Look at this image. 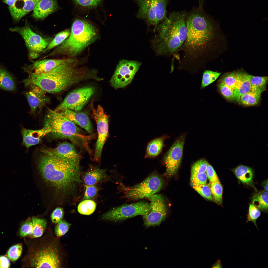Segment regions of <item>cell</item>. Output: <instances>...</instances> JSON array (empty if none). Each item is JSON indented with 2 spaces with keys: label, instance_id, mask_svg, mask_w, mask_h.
Wrapping results in <instances>:
<instances>
[{
  "label": "cell",
  "instance_id": "cell-1",
  "mask_svg": "<svg viewBox=\"0 0 268 268\" xmlns=\"http://www.w3.org/2000/svg\"><path fill=\"white\" fill-rule=\"evenodd\" d=\"M201 10H195L186 16L187 37L177 52L179 55H175L178 69L192 74L204 68L210 62L216 38L213 22Z\"/></svg>",
  "mask_w": 268,
  "mask_h": 268
},
{
  "label": "cell",
  "instance_id": "cell-2",
  "mask_svg": "<svg viewBox=\"0 0 268 268\" xmlns=\"http://www.w3.org/2000/svg\"><path fill=\"white\" fill-rule=\"evenodd\" d=\"M37 160L39 173L57 195L73 191L81 182L80 162L60 159L41 152Z\"/></svg>",
  "mask_w": 268,
  "mask_h": 268
},
{
  "label": "cell",
  "instance_id": "cell-3",
  "mask_svg": "<svg viewBox=\"0 0 268 268\" xmlns=\"http://www.w3.org/2000/svg\"><path fill=\"white\" fill-rule=\"evenodd\" d=\"M76 62L73 59H67L63 63L47 72L37 74L28 72V77L22 82L25 87L37 86L46 92L56 93L65 90L72 85L90 79L95 80L97 76L77 67Z\"/></svg>",
  "mask_w": 268,
  "mask_h": 268
},
{
  "label": "cell",
  "instance_id": "cell-4",
  "mask_svg": "<svg viewBox=\"0 0 268 268\" xmlns=\"http://www.w3.org/2000/svg\"><path fill=\"white\" fill-rule=\"evenodd\" d=\"M23 260V266L30 268L65 267L66 255L59 237L47 232L40 237L31 238Z\"/></svg>",
  "mask_w": 268,
  "mask_h": 268
},
{
  "label": "cell",
  "instance_id": "cell-5",
  "mask_svg": "<svg viewBox=\"0 0 268 268\" xmlns=\"http://www.w3.org/2000/svg\"><path fill=\"white\" fill-rule=\"evenodd\" d=\"M186 17L184 12H172L157 26L151 41L157 55H175L180 49L187 37Z\"/></svg>",
  "mask_w": 268,
  "mask_h": 268
},
{
  "label": "cell",
  "instance_id": "cell-6",
  "mask_svg": "<svg viewBox=\"0 0 268 268\" xmlns=\"http://www.w3.org/2000/svg\"><path fill=\"white\" fill-rule=\"evenodd\" d=\"M44 126L51 130L50 134L54 138L67 139L74 145L83 147L91 154L89 142L92 135H87L73 122L59 112L48 109L45 117Z\"/></svg>",
  "mask_w": 268,
  "mask_h": 268
},
{
  "label": "cell",
  "instance_id": "cell-7",
  "mask_svg": "<svg viewBox=\"0 0 268 268\" xmlns=\"http://www.w3.org/2000/svg\"><path fill=\"white\" fill-rule=\"evenodd\" d=\"M97 34L95 28L92 24L77 19L72 24L69 36L52 54L74 56L93 42Z\"/></svg>",
  "mask_w": 268,
  "mask_h": 268
},
{
  "label": "cell",
  "instance_id": "cell-8",
  "mask_svg": "<svg viewBox=\"0 0 268 268\" xmlns=\"http://www.w3.org/2000/svg\"><path fill=\"white\" fill-rule=\"evenodd\" d=\"M168 0H136L139 9L137 18L142 19L148 26H157L167 17Z\"/></svg>",
  "mask_w": 268,
  "mask_h": 268
},
{
  "label": "cell",
  "instance_id": "cell-9",
  "mask_svg": "<svg viewBox=\"0 0 268 268\" xmlns=\"http://www.w3.org/2000/svg\"><path fill=\"white\" fill-rule=\"evenodd\" d=\"M163 184V180L158 174L153 173L141 183L132 186L122 185V189L125 198L137 200L148 198L159 191Z\"/></svg>",
  "mask_w": 268,
  "mask_h": 268
},
{
  "label": "cell",
  "instance_id": "cell-10",
  "mask_svg": "<svg viewBox=\"0 0 268 268\" xmlns=\"http://www.w3.org/2000/svg\"><path fill=\"white\" fill-rule=\"evenodd\" d=\"M150 209V203L139 201L114 208L103 214L101 218L106 220L120 221L138 215L143 216L147 214Z\"/></svg>",
  "mask_w": 268,
  "mask_h": 268
},
{
  "label": "cell",
  "instance_id": "cell-11",
  "mask_svg": "<svg viewBox=\"0 0 268 268\" xmlns=\"http://www.w3.org/2000/svg\"><path fill=\"white\" fill-rule=\"evenodd\" d=\"M141 64L134 60L123 59L119 61L110 82L115 89L124 88L129 85Z\"/></svg>",
  "mask_w": 268,
  "mask_h": 268
},
{
  "label": "cell",
  "instance_id": "cell-12",
  "mask_svg": "<svg viewBox=\"0 0 268 268\" xmlns=\"http://www.w3.org/2000/svg\"><path fill=\"white\" fill-rule=\"evenodd\" d=\"M94 100L90 104L91 116L97 125L98 136L95 148L94 159L99 161L101 159L102 149L107 137L108 132V119L102 107L100 105L95 109L94 105Z\"/></svg>",
  "mask_w": 268,
  "mask_h": 268
},
{
  "label": "cell",
  "instance_id": "cell-13",
  "mask_svg": "<svg viewBox=\"0 0 268 268\" xmlns=\"http://www.w3.org/2000/svg\"><path fill=\"white\" fill-rule=\"evenodd\" d=\"M94 87L88 86L77 88L69 93L55 109L56 112L68 109L76 112L81 111L94 94Z\"/></svg>",
  "mask_w": 268,
  "mask_h": 268
},
{
  "label": "cell",
  "instance_id": "cell-14",
  "mask_svg": "<svg viewBox=\"0 0 268 268\" xmlns=\"http://www.w3.org/2000/svg\"><path fill=\"white\" fill-rule=\"evenodd\" d=\"M9 30L19 34L24 39L29 51L30 57L34 59L43 51L49 44L48 41L35 33L28 25L10 28Z\"/></svg>",
  "mask_w": 268,
  "mask_h": 268
},
{
  "label": "cell",
  "instance_id": "cell-15",
  "mask_svg": "<svg viewBox=\"0 0 268 268\" xmlns=\"http://www.w3.org/2000/svg\"><path fill=\"white\" fill-rule=\"evenodd\" d=\"M148 198L150 201V209L147 214L143 216L144 224L147 227L159 225L167 215L165 199L159 194H153Z\"/></svg>",
  "mask_w": 268,
  "mask_h": 268
},
{
  "label": "cell",
  "instance_id": "cell-16",
  "mask_svg": "<svg viewBox=\"0 0 268 268\" xmlns=\"http://www.w3.org/2000/svg\"><path fill=\"white\" fill-rule=\"evenodd\" d=\"M184 141V136H180L164 156L163 160L166 167L167 175L171 176L177 172L182 159Z\"/></svg>",
  "mask_w": 268,
  "mask_h": 268
},
{
  "label": "cell",
  "instance_id": "cell-17",
  "mask_svg": "<svg viewBox=\"0 0 268 268\" xmlns=\"http://www.w3.org/2000/svg\"><path fill=\"white\" fill-rule=\"evenodd\" d=\"M40 151L63 160L80 162L81 157L74 145L67 142L61 143L54 148H42Z\"/></svg>",
  "mask_w": 268,
  "mask_h": 268
},
{
  "label": "cell",
  "instance_id": "cell-18",
  "mask_svg": "<svg viewBox=\"0 0 268 268\" xmlns=\"http://www.w3.org/2000/svg\"><path fill=\"white\" fill-rule=\"evenodd\" d=\"M27 87H29V90L23 93L30 106V113L34 114L48 103L50 100L46 95L45 92L39 87L31 85Z\"/></svg>",
  "mask_w": 268,
  "mask_h": 268
},
{
  "label": "cell",
  "instance_id": "cell-19",
  "mask_svg": "<svg viewBox=\"0 0 268 268\" xmlns=\"http://www.w3.org/2000/svg\"><path fill=\"white\" fill-rule=\"evenodd\" d=\"M20 131L22 137V144L27 150L31 146L40 143L43 137L51 132L50 129L45 126L37 130L27 129L22 127Z\"/></svg>",
  "mask_w": 268,
  "mask_h": 268
},
{
  "label": "cell",
  "instance_id": "cell-20",
  "mask_svg": "<svg viewBox=\"0 0 268 268\" xmlns=\"http://www.w3.org/2000/svg\"><path fill=\"white\" fill-rule=\"evenodd\" d=\"M57 112L85 129L89 134H91L93 132V129L91 122L86 113L83 112H76L68 109Z\"/></svg>",
  "mask_w": 268,
  "mask_h": 268
},
{
  "label": "cell",
  "instance_id": "cell-21",
  "mask_svg": "<svg viewBox=\"0 0 268 268\" xmlns=\"http://www.w3.org/2000/svg\"><path fill=\"white\" fill-rule=\"evenodd\" d=\"M39 0H16L14 4L9 7L10 14L15 21H19L22 17L33 10Z\"/></svg>",
  "mask_w": 268,
  "mask_h": 268
},
{
  "label": "cell",
  "instance_id": "cell-22",
  "mask_svg": "<svg viewBox=\"0 0 268 268\" xmlns=\"http://www.w3.org/2000/svg\"><path fill=\"white\" fill-rule=\"evenodd\" d=\"M58 8L57 0H39L33 10L32 16L36 19H43Z\"/></svg>",
  "mask_w": 268,
  "mask_h": 268
},
{
  "label": "cell",
  "instance_id": "cell-23",
  "mask_svg": "<svg viewBox=\"0 0 268 268\" xmlns=\"http://www.w3.org/2000/svg\"><path fill=\"white\" fill-rule=\"evenodd\" d=\"M46 59L34 62L31 67L26 66L23 69L27 72L39 74L49 72L60 65L66 59Z\"/></svg>",
  "mask_w": 268,
  "mask_h": 268
},
{
  "label": "cell",
  "instance_id": "cell-24",
  "mask_svg": "<svg viewBox=\"0 0 268 268\" xmlns=\"http://www.w3.org/2000/svg\"><path fill=\"white\" fill-rule=\"evenodd\" d=\"M0 89L15 93L17 90L16 78L3 66L0 64Z\"/></svg>",
  "mask_w": 268,
  "mask_h": 268
},
{
  "label": "cell",
  "instance_id": "cell-25",
  "mask_svg": "<svg viewBox=\"0 0 268 268\" xmlns=\"http://www.w3.org/2000/svg\"><path fill=\"white\" fill-rule=\"evenodd\" d=\"M252 75L240 71L237 83L234 90L233 100L239 102L240 97L251 91L250 80Z\"/></svg>",
  "mask_w": 268,
  "mask_h": 268
},
{
  "label": "cell",
  "instance_id": "cell-26",
  "mask_svg": "<svg viewBox=\"0 0 268 268\" xmlns=\"http://www.w3.org/2000/svg\"><path fill=\"white\" fill-rule=\"evenodd\" d=\"M236 177L244 184L253 186V169L249 167L240 165L232 169Z\"/></svg>",
  "mask_w": 268,
  "mask_h": 268
},
{
  "label": "cell",
  "instance_id": "cell-27",
  "mask_svg": "<svg viewBox=\"0 0 268 268\" xmlns=\"http://www.w3.org/2000/svg\"><path fill=\"white\" fill-rule=\"evenodd\" d=\"M106 170L96 167H91L85 173L84 180L85 185H94L106 176Z\"/></svg>",
  "mask_w": 268,
  "mask_h": 268
},
{
  "label": "cell",
  "instance_id": "cell-28",
  "mask_svg": "<svg viewBox=\"0 0 268 268\" xmlns=\"http://www.w3.org/2000/svg\"><path fill=\"white\" fill-rule=\"evenodd\" d=\"M165 139L164 137L162 136L149 142L147 146L145 157L153 158L158 156L162 150Z\"/></svg>",
  "mask_w": 268,
  "mask_h": 268
},
{
  "label": "cell",
  "instance_id": "cell-29",
  "mask_svg": "<svg viewBox=\"0 0 268 268\" xmlns=\"http://www.w3.org/2000/svg\"><path fill=\"white\" fill-rule=\"evenodd\" d=\"M268 192L261 191L255 194L252 199V204L262 211H268Z\"/></svg>",
  "mask_w": 268,
  "mask_h": 268
},
{
  "label": "cell",
  "instance_id": "cell-30",
  "mask_svg": "<svg viewBox=\"0 0 268 268\" xmlns=\"http://www.w3.org/2000/svg\"><path fill=\"white\" fill-rule=\"evenodd\" d=\"M268 77L252 75L251 80V91L261 94L266 90Z\"/></svg>",
  "mask_w": 268,
  "mask_h": 268
},
{
  "label": "cell",
  "instance_id": "cell-31",
  "mask_svg": "<svg viewBox=\"0 0 268 268\" xmlns=\"http://www.w3.org/2000/svg\"><path fill=\"white\" fill-rule=\"evenodd\" d=\"M33 226L32 234L28 237L34 238L41 236L47 226L46 220L44 218H37L33 217L32 218Z\"/></svg>",
  "mask_w": 268,
  "mask_h": 268
},
{
  "label": "cell",
  "instance_id": "cell-32",
  "mask_svg": "<svg viewBox=\"0 0 268 268\" xmlns=\"http://www.w3.org/2000/svg\"><path fill=\"white\" fill-rule=\"evenodd\" d=\"M261 94L250 91L241 96L239 102L246 106L257 104L260 100Z\"/></svg>",
  "mask_w": 268,
  "mask_h": 268
},
{
  "label": "cell",
  "instance_id": "cell-33",
  "mask_svg": "<svg viewBox=\"0 0 268 268\" xmlns=\"http://www.w3.org/2000/svg\"><path fill=\"white\" fill-rule=\"evenodd\" d=\"M96 206V203L94 201L89 199H86L79 204L77 207V210L79 213L81 214L89 215L94 212Z\"/></svg>",
  "mask_w": 268,
  "mask_h": 268
},
{
  "label": "cell",
  "instance_id": "cell-34",
  "mask_svg": "<svg viewBox=\"0 0 268 268\" xmlns=\"http://www.w3.org/2000/svg\"><path fill=\"white\" fill-rule=\"evenodd\" d=\"M240 71H233L224 74L218 82L223 83L234 90L236 86Z\"/></svg>",
  "mask_w": 268,
  "mask_h": 268
},
{
  "label": "cell",
  "instance_id": "cell-35",
  "mask_svg": "<svg viewBox=\"0 0 268 268\" xmlns=\"http://www.w3.org/2000/svg\"><path fill=\"white\" fill-rule=\"evenodd\" d=\"M209 185L212 195L215 202L218 204H221L223 188L220 181L210 182Z\"/></svg>",
  "mask_w": 268,
  "mask_h": 268
},
{
  "label": "cell",
  "instance_id": "cell-36",
  "mask_svg": "<svg viewBox=\"0 0 268 268\" xmlns=\"http://www.w3.org/2000/svg\"><path fill=\"white\" fill-rule=\"evenodd\" d=\"M70 32L69 30H67L58 33L43 51V52H45L61 44L68 37Z\"/></svg>",
  "mask_w": 268,
  "mask_h": 268
},
{
  "label": "cell",
  "instance_id": "cell-37",
  "mask_svg": "<svg viewBox=\"0 0 268 268\" xmlns=\"http://www.w3.org/2000/svg\"><path fill=\"white\" fill-rule=\"evenodd\" d=\"M221 74L220 72L206 70L203 72L201 89H203L215 81Z\"/></svg>",
  "mask_w": 268,
  "mask_h": 268
},
{
  "label": "cell",
  "instance_id": "cell-38",
  "mask_svg": "<svg viewBox=\"0 0 268 268\" xmlns=\"http://www.w3.org/2000/svg\"><path fill=\"white\" fill-rule=\"evenodd\" d=\"M23 246L21 243H19L11 247L7 252L8 258L13 262L16 261L21 256Z\"/></svg>",
  "mask_w": 268,
  "mask_h": 268
},
{
  "label": "cell",
  "instance_id": "cell-39",
  "mask_svg": "<svg viewBox=\"0 0 268 268\" xmlns=\"http://www.w3.org/2000/svg\"><path fill=\"white\" fill-rule=\"evenodd\" d=\"M192 187L193 189L202 197L208 200L215 202L212 195L209 186L206 184V183L192 186Z\"/></svg>",
  "mask_w": 268,
  "mask_h": 268
},
{
  "label": "cell",
  "instance_id": "cell-40",
  "mask_svg": "<svg viewBox=\"0 0 268 268\" xmlns=\"http://www.w3.org/2000/svg\"><path fill=\"white\" fill-rule=\"evenodd\" d=\"M218 90L225 98L228 100H233L234 90L231 87L222 83L218 82Z\"/></svg>",
  "mask_w": 268,
  "mask_h": 268
},
{
  "label": "cell",
  "instance_id": "cell-41",
  "mask_svg": "<svg viewBox=\"0 0 268 268\" xmlns=\"http://www.w3.org/2000/svg\"><path fill=\"white\" fill-rule=\"evenodd\" d=\"M71 224L64 220H62L56 225L54 233L57 237H61L65 234L69 230Z\"/></svg>",
  "mask_w": 268,
  "mask_h": 268
},
{
  "label": "cell",
  "instance_id": "cell-42",
  "mask_svg": "<svg viewBox=\"0 0 268 268\" xmlns=\"http://www.w3.org/2000/svg\"><path fill=\"white\" fill-rule=\"evenodd\" d=\"M33 229L32 219L28 218L22 225L19 230V235L22 237H28L32 234Z\"/></svg>",
  "mask_w": 268,
  "mask_h": 268
},
{
  "label": "cell",
  "instance_id": "cell-43",
  "mask_svg": "<svg viewBox=\"0 0 268 268\" xmlns=\"http://www.w3.org/2000/svg\"><path fill=\"white\" fill-rule=\"evenodd\" d=\"M261 213L259 209L252 204H250L246 222L249 221L252 222L258 229L256 221L260 216Z\"/></svg>",
  "mask_w": 268,
  "mask_h": 268
},
{
  "label": "cell",
  "instance_id": "cell-44",
  "mask_svg": "<svg viewBox=\"0 0 268 268\" xmlns=\"http://www.w3.org/2000/svg\"><path fill=\"white\" fill-rule=\"evenodd\" d=\"M208 162L204 159L200 160L195 162L191 169V174L203 173L206 172Z\"/></svg>",
  "mask_w": 268,
  "mask_h": 268
},
{
  "label": "cell",
  "instance_id": "cell-45",
  "mask_svg": "<svg viewBox=\"0 0 268 268\" xmlns=\"http://www.w3.org/2000/svg\"><path fill=\"white\" fill-rule=\"evenodd\" d=\"M207 176L206 172L191 174V182L192 186L206 184Z\"/></svg>",
  "mask_w": 268,
  "mask_h": 268
},
{
  "label": "cell",
  "instance_id": "cell-46",
  "mask_svg": "<svg viewBox=\"0 0 268 268\" xmlns=\"http://www.w3.org/2000/svg\"><path fill=\"white\" fill-rule=\"evenodd\" d=\"M64 214L62 208L59 207L56 208L53 211L51 216L52 222L56 224L58 223L63 219Z\"/></svg>",
  "mask_w": 268,
  "mask_h": 268
},
{
  "label": "cell",
  "instance_id": "cell-47",
  "mask_svg": "<svg viewBox=\"0 0 268 268\" xmlns=\"http://www.w3.org/2000/svg\"><path fill=\"white\" fill-rule=\"evenodd\" d=\"M85 189L84 194V198L89 199L94 197L97 194L98 189L94 185H85Z\"/></svg>",
  "mask_w": 268,
  "mask_h": 268
},
{
  "label": "cell",
  "instance_id": "cell-48",
  "mask_svg": "<svg viewBox=\"0 0 268 268\" xmlns=\"http://www.w3.org/2000/svg\"><path fill=\"white\" fill-rule=\"evenodd\" d=\"M102 0H74L77 4L88 7H94L98 5Z\"/></svg>",
  "mask_w": 268,
  "mask_h": 268
},
{
  "label": "cell",
  "instance_id": "cell-49",
  "mask_svg": "<svg viewBox=\"0 0 268 268\" xmlns=\"http://www.w3.org/2000/svg\"><path fill=\"white\" fill-rule=\"evenodd\" d=\"M207 178L210 182L219 181L218 176L213 167L208 164L206 171Z\"/></svg>",
  "mask_w": 268,
  "mask_h": 268
},
{
  "label": "cell",
  "instance_id": "cell-50",
  "mask_svg": "<svg viewBox=\"0 0 268 268\" xmlns=\"http://www.w3.org/2000/svg\"><path fill=\"white\" fill-rule=\"evenodd\" d=\"M10 265V261L8 257L5 256H0V268H8Z\"/></svg>",
  "mask_w": 268,
  "mask_h": 268
},
{
  "label": "cell",
  "instance_id": "cell-51",
  "mask_svg": "<svg viewBox=\"0 0 268 268\" xmlns=\"http://www.w3.org/2000/svg\"><path fill=\"white\" fill-rule=\"evenodd\" d=\"M16 0H2V2L8 5L9 7L12 6Z\"/></svg>",
  "mask_w": 268,
  "mask_h": 268
},
{
  "label": "cell",
  "instance_id": "cell-52",
  "mask_svg": "<svg viewBox=\"0 0 268 268\" xmlns=\"http://www.w3.org/2000/svg\"><path fill=\"white\" fill-rule=\"evenodd\" d=\"M212 268H222V266L220 260L219 259L217 260L215 263L212 266Z\"/></svg>",
  "mask_w": 268,
  "mask_h": 268
},
{
  "label": "cell",
  "instance_id": "cell-53",
  "mask_svg": "<svg viewBox=\"0 0 268 268\" xmlns=\"http://www.w3.org/2000/svg\"><path fill=\"white\" fill-rule=\"evenodd\" d=\"M262 186L265 191H268V180L264 181L262 183Z\"/></svg>",
  "mask_w": 268,
  "mask_h": 268
},
{
  "label": "cell",
  "instance_id": "cell-54",
  "mask_svg": "<svg viewBox=\"0 0 268 268\" xmlns=\"http://www.w3.org/2000/svg\"><path fill=\"white\" fill-rule=\"evenodd\" d=\"M199 4V9L202 10L204 0H198Z\"/></svg>",
  "mask_w": 268,
  "mask_h": 268
}]
</instances>
